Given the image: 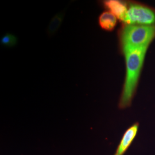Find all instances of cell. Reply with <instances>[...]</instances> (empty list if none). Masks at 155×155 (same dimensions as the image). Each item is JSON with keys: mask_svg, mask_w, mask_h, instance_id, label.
Wrapping results in <instances>:
<instances>
[{"mask_svg": "<svg viewBox=\"0 0 155 155\" xmlns=\"http://www.w3.org/2000/svg\"><path fill=\"white\" fill-rule=\"evenodd\" d=\"M108 11L115 15L121 21L124 19L127 11V2L120 0H106L103 2Z\"/></svg>", "mask_w": 155, "mask_h": 155, "instance_id": "5b68a950", "label": "cell"}, {"mask_svg": "<svg viewBox=\"0 0 155 155\" xmlns=\"http://www.w3.org/2000/svg\"><path fill=\"white\" fill-rule=\"evenodd\" d=\"M148 47H124L121 48L125 56L126 75L118 107L124 109L130 107L136 94L144 66Z\"/></svg>", "mask_w": 155, "mask_h": 155, "instance_id": "6da1fadb", "label": "cell"}, {"mask_svg": "<svg viewBox=\"0 0 155 155\" xmlns=\"http://www.w3.org/2000/svg\"><path fill=\"white\" fill-rule=\"evenodd\" d=\"M16 42V38L12 35H6L4 36L2 39H1V43L2 45H8V46H12L15 45Z\"/></svg>", "mask_w": 155, "mask_h": 155, "instance_id": "ba28073f", "label": "cell"}, {"mask_svg": "<svg viewBox=\"0 0 155 155\" xmlns=\"http://www.w3.org/2000/svg\"><path fill=\"white\" fill-rule=\"evenodd\" d=\"M127 5L124 24L155 27V8L137 1L127 2Z\"/></svg>", "mask_w": 155, "mask_h": 155, "instance_id": "3957f363", "label": "cell"}, {"mask_svg": "<svg viewBox=\"0 0 155 155\" xmlns=\"http://www.w3.org/2000/svg\"><path fill=\"white\" fill-rule=\"evenodd\" d=\"M139 122L134 123L124 133L114 155H124L136 137L139 129Z\"/></svg>", "mask_w": 155, "mask_h": 155, "instance_id": "277c9868", "label": "cell"}, {"mask_svg": "<svg viewBox=\"0 0 155 155\" xmlns=\"http://www.w3.org/2000/svg\"><path fill=\"white\" fill-rule=\"evenodd\" d=\"M155 39V27L124 24L119 31L121 49L124 47H149Z\"/></svg>", "mask_w": 155, "mask_h": 155, "instance_id": "7a4b0ae2", "label": "cell"}, {"mask_svg": "<svg viewBox=\"0 0 155 155\" xmlns=\"http://www.w3.org/2000/svg\"><path fill=\"white\" fill-rule=\"evenodd\" d=\"M62 19L63 16L61 15H57L52 19L48 27L49 33H54L55 32L61 25Z\"/></svg>", "mask_w": 155, "mask_h": 155, "instance_id": "52a82bcc", "label": "cell"}, {"mask_svg": "<svg viewBox=\"0 0 155 155\" xmlns=\"http://www.w3.org/2000/svg\"><path fill=\"white\" fill-rule=\"evenodd\" d=\"M100 27L106 31H112L117 25V17L109 11L103 12L99 17Z\"/></svg>", "mask_w": 155, "mask_h": 155, "instance_id": "8992f818", "label": "cell"}]
</instances>
